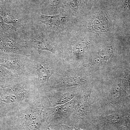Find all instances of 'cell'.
<instances>
[{
    "instance_id": "5bb4252c",
    "label": "cell",
    "mask_w": 130,
    "mask_h": 130,
    "mask_svg": "<svg viewBox=\"0 0 130 130\" xmlns=\"http://www.w3.org/2000/svg\"><path fill=\"white\" fill-rule=\"evenodd\" d=\"M126 73H127V79L130 85V71L127 70Z\"/></svg>"
},
{
    "instance_id": "8992f818",
    "label": "cell",
    "mask_w": 130,
    "mask_h": 130,
    "mask_svg": "<svg viewBox=\"0 0 130 130\" xmlns=\"http://www.w3.org/2000/svg\"><path fill=\"white\" fill-rule=\"evenodd\" d=\"M40 21L45 24L58 26L63 23L66 17L61 14L49 16L40 14Z\"/></svg>"
},
{
    "instance_id": "5b68a950",
    "label": "cell",
    "mask_w": 130,
    "mask_h": 130,
    "mask_svg": "<svg viewBox=\"0 0 130 130\" xmlns=\"http://www.w3.org/2000/svg\"><path fill=\"white\" fill-rule=\"evenodd\" d=\"M0 65L16 72L20 77L27 80L21 72V64L18 59L8 57H0Z\"/></svg>"
},
{
    "instance_id": "e0dca14e",
    "label": "cell",
    "mask_w": 130,
    "mask_h": 130,
    "mask_svg": "<svg viewBox=\"0 0 130 130\" xmlns=\"http://www.w3.org/2000/svg\"><path fill=\"white\" fill-rule=\"evenodd\" d=\"M45 130H52L50 129V128L48 126H46V128H45Z\"/></svg>"
},
{
    "instance_id": "2e32d148",
    "label": "cell",
    "mask_w": 130,
    "mask_h": 130,
    "mask_svg": "<svg viewBox=\"0 0 130 130\" xmlns=\"http://www.w3.org/2000/svg\"><path fill=\"white\" fill-rule=\"evenodd\" d=\"M6 116V115L5 114V113H3L1 112H0V118L1 117H4Z\"/></svg>"
},
{
    "instance_id": "3957f363",
    "label": "cell",
    "mask_w": 130,
    "mask_h": 130,
    "mask_svg": "<svg viewBox=\"0 0 130 130\" xmlns=\"http://www.w3.org/2000/svg\"><path fill=\"white\" fill-rule=\"evenodd\" d=\"M74 98L63 105H58L51 108H47L46 119L51 121L66 118L73 111L75 105Z\"/></svg>"
},
{
    "instance_id": "7a4b0ae2",
    "label": "cell",
    "mask_w": 130,
    "mask_h": 130,
    "mask_svg": "<svg viewBox=\"0 0 130 130\" xmlns=\"http://www.w3.org/2000/svg\"><path fill=\"white\" fill-rule=\"evenodd\" d=\"M71 91H61L55 89H44L36 92V96L45 108H51L69 102L74 98Z\"/></svg>"
},
{
    "instance_id": "4fadbf2b",
    "label": "cell",
    "mask_w": 130,
    "mask_h": 130,
    "mask_svg": "<svg viewBox=\"0 0 130 130\" xmlns=\"http://www.w3.org/2000/svg\"><path fill=\"white\" fill-rule=\"evenodd\" d=\"M56 129L59 130H86L82 129L79 128H76L75 127H70L65 125L59 124L58 125L55 126Z\"/></svg>"
},
{
    "instance_id": "277c9868",
    "label": "cell",
    "mask_w": 130,
    "mask_h": 130,
    "mask_svg": "<svg viewBox=\"0 0 130 130\" xmlns=\"http://www.w3.org/2000/svg\"><path fill=\"white\" fill-rule=\"evenodd\" d=\"M25 81L26 80L0 65V88L9 87Z\"/></svg>"
},
{
    "instance_id": "30bf717a",
    "label": "cell",
    "mask_w": 130,
    "mask_h": 130,
    "mask_svg": "<svg viewBox=\"0 0 130 130\" xmlns=\"http://www.w3.org/2000/svg\"><path fill=\"white\" fill-rule=\"evenodd\" d=\"M113 51V48L112 46H108L106 47L100 52V59L103 61L107 60L111 56Z\"/></svg>"
},
{
    "instance_id": "9a60e30c",
    "label": "cell",
    "mask_w": 130,
    "mask_h": 130,
    "mask_svg": "<svg viewBox=\"0 0 130 130\" xmlns=\"http://www.w3.org/2000/svg\"><path fill=\"white\" fill-rule=\"evenodd\" d=\"M125 1L127 7L130 10V0H125Z\"/></svg>"
},
{
    "instance_id": "6da1fadb",
    "label": "cell",
    "mask_w": 130,
    "mask_h": 130,
    "mask_svg": "<svg viewBox=\"0 0 130 130\" xmlns=\"http://www.w3.org/2000/svg\"><path fill=\"white\" fill-rule=\"evenodd\" d=\"M36 93L27 81L0 88V112L6 116L34 98Z\"/></svg>"
},
{
    "instance_id": "ba28073f",
    "label": "cell",
    "mask_w": 130,
    "mask_h": 130,
    "mask_svg": "<svg viewBox=\"0 0 130 130\" xmlns=\"http://www.w3.org/2000/svg\"><path fill=\"white\" fill-rule=\"evenodd\" d=\"M0 49L4 51H10L16 50L11 42L3 38H0Z\"/></svg>"
},
{
    "instance_id": "9c48e42d",
    "label": "cell",
    "mask_w": 130,
    "mask_h": 130,
    "mask_svg": "<svg viewBox=\"0 0 130 130\" xmlns=\"http://www.w3.org/2000/svg\"><path fill=\"white\" fill-rule=\"evenodd\" d=\"M102 12L101 13H99V14H98L97 16V20L96 21H95L94 23V27L96 28V29L98 30H102L101 25L102 27L103 30H105V29H106L107 28L104 26V25L106 26H108V24L107 23V21H105V20L104 19V18L102 14Z\"/></svg>"
},
{
    "instance_id": "7c38bea8",
    "label": "cell",
    "mask_w": 130,
    "mask_h": 130,
    "mask_svg": "<svg viewBox=\"0 0 130 130\" xmlns=\"http://www.w3.org/2000/svg\"><path fill=\"white\" fill-rule=\"evenodd\" d=\"M105 121L109 124L117 123L119 120V117L116 115H112L106 116L104 118Z\"/></svg>"
},
{
    "instance_id": "8fae6325",
    "label": "cell",
    "mask_w": 130,
    "mask_h": 130,
    "mask_svg": "<svg viewBox=\"0 0 130 130\" xmlns=\"http://www.w3.org/2000/svg\"><path fill=\"white\" fill-rule=\"evenodd\" d=\"M121 94V89L118 86L114 87L110 94V100L112 102L117 101L120 98Z\"/></svg>"
},
{
    "instance_id": "52a82bcc",
    "label": "cell",
    "mask_w": 130,
    "mask_h": 130,
    "mask_svg": "<svg viewBox=\"0 0 130 130\" xmlns=\"http://www.w3.org/2000/svg\"><path fill=\"white\" fill-rule=\"evenodd\" d=\"M33 44L39 49L50 51L54 53V50L46 41L43 40H35Z\"/></svg>"
}]
</instances>
